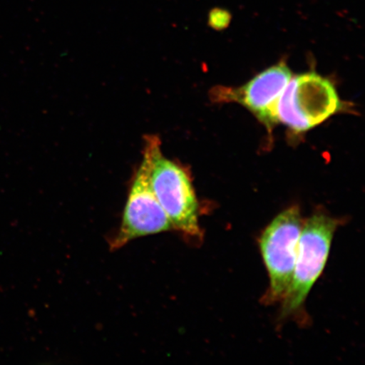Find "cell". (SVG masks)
I'll use <instances>...</instances> for the list:
<instances>
[{
    "label": "cell",
    "instance_id": "cell-1",
    "mask_svg": "<svg viewBox=\"0 0 365 365\" xmlns=\"http://www.w3.org/2000/svg\"><path fill=\"white\" fill-rule=\"evenodd\" d=\"M161 145L158 136L145 140L143 158L132 180L121 222L108 240L109 249L118 250L137 239L173 230L170 221L150 185V171L155 150Z\"/></svg>",
    "mask_w": 365,
    "mask_h": 365
},
{
    "label": "cell",
    "instance_id": "cell-2",
    "mask_svg": "<svg viewBox=\"0 0 365 365\" xmlns=\"http://www.w3.org/2000/svg\"><path fill=\"white\" fill-rule=\"evenodd\" d=\"M339 226V219L322 212L314 213L304 222L293 279L289 293L282 301V318L294 316L303 308L309 292L326 267L333 237Z\"/></svg>",
    "mask_w": 365,
    "mask_h": 365
},
{
    "label": "cell",
    "instance_id": "cell-3",
    "mask_svg": "<svg viewBox=\"0 0 365 365\" xmlns=\"http://www.w3.org/2000/svg\"><path fill=\"white\" fill-rule=\"evenodd\" d=\"M150 185L173 230L180 232L186 239H202L199 203L189 173L164 157L161 145L153 155Z\"/></svg>",
    "mask_w": 365,
    "mask_h": 365
},
{
    "label": "cell",
    "instance_id": "cell-4",
    "mask_svg": "<svg viewBox=\"0 0 365 365\" xmlns=\"http://www.w3.org/2000/svg\"><path fill=\"white\" fill-rule=\"evenodd\" d=\"M340 108L339 94L330 81L307 73L291 78L273 108L272 122L296 132L322 124Z\"/></svg>",
    "mask_w": 365,
    "mask_h": 365
},
{
    "label": "cell",
    "instance_id": "cell-5",
    "mask_svg": "<svg viewBox=\"0 0 365 365\" xmlns=\"http://www.w3.org/2000/svg\"><path fill=\"white\" fill-rule=\"evenodd\" d=\"M304 225L299 207L293 205L273 219L259 240V250L270 279L264 302H282L289 293Z\"/></svg>",
    "mask_w": 365,
    "mask_h": 365
},
{
    "label": "cell",
    "instance_id": "cell-6",
    "mask_svg": "<svg viewBox=\"0 0 365 365\" xmlns=\"http://www.w3.org/2000/svg\"><path fill=\"white\" fill-rule=\"evenodd\" d=\"M291 78L289 68L282 62L259 73L242 88L227 90L217 96L241 103L259 120L271 125L273 108Z\"/></svg>",
    "mask_w": 365,
    "mask_h": 365
},
{
    "label": "cell",
    "instance_id": "cell-7",
    "mask_svg": "<svg viewBox=\"0 0 365 365\" xmlns=\"http://www.w3.org/2000/svg\"><path fill=\"white\" fill-rule=\"evenodd\" d=\"M230 20V14L222 9H214L209 15L210 26L217 30L225 29Z\"/></svg>",
    "mask_w": 365,
    "mask_h": 365
}]
</instances>
